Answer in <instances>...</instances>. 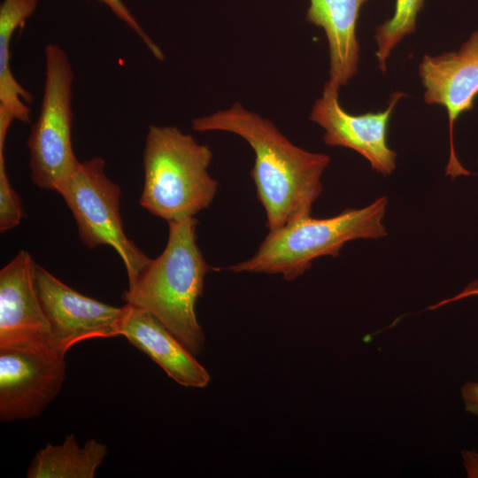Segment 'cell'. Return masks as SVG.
Listing matches in <instances>:
<instances>
[{
    "label": "cell",
    "instance_id": "obj_1",
    "mask_svg": "<svg viewBox=\"0 0 478 478\" xmlns=\"http://www.w3.org/2000/svg\"><path fill=\"white\" fill-rule=\"evenodd\" d=\"M197 132L239 135L255 154L251 176L266 212L268 230L311 215L322 191L321 177L330 163L325 153L311 152L289 141L268 119L235 103L230 108L191 121Z\"/></svg>",
    "mask_w": 478,
    "mask_h": 478
},
{
    "label": "cell",
    "instance_id": "obj_2",
    "mask_svg": "<svg viewBox=\"0 0 478 478\" xmlns=\"http://www.w3.org/2000/svg\"><path fill=\"white\" fill-rule=\"evenodd\" d=\"M195 217L168 222L166 247L122 295L126 304L156 317L194 355L204 346L195 306L209 271L197 243Z\"/></svg>",
    "mask_w": 478,
    "mask_h": 478
},
{
    "label": "cell",
    "instance_id": "obj_3",
    "mask_svg": "<svg viewBox=\"0 0 478 478\" xmlns=\"http://www.w3.org/2000/svg\"><path fill=\"white\" fill-rule=\"evenodd\" d=\"M211 149L176 127L150 125L143 150L140 205L166 220L195 217L212 202L218 181L208 172Z\"/></svg>",
    "mask_w": 478,
    "mask_h": 478
},
{
    "label": "cell",
    "instance_id": "obj_4",
    "mask_svg": "<svg viewBox=\"0 0 478 478\" xmlns=\"http://www.w3.org/2000/svg\"><path fill=\"white\" fill-rule=\"evenodd\" d=\"M388 199L380 197L359 209H346L324 219L311 215L270 230L255 254L226 268L233 273L281 274L293 281L320 257H337L347 242L387 235L382 223Z\"/></svg>",
    "mask_w": 478,
    "mask_h": 478
},
{
    "label": "cell",
    "instance_id": "obj_5",
    "mask_svg": "<svg viewBox=\"0 0 478 478\" xmlns=\"http://www.w3.org/2000/svg\"><path fill=\"white\" fill-rule=\"evenodd\" d=\"M44 58L40 112L27 144L32 181L59 194L80 164L72 143L74 74L67 53L58 44H46Z\"/></svg>",
    "mask_w": 478,
    "mask_h": 478
},
{
    "label": "cell",
    "instance_id": "obj_6",
    "mask_svg": "<svg viewBox=\"0 0 478 478\" xmlns=\"http://www.w3.org/2000/svg\"><path fill=\"white\" fill-rule=\"evenodd\" d=\"M120 188L105 173V160L95 157L80 162L59 195L76 221L80 239L89 249L112 247L122 259L134 284L150 263L125 234L120 212Z\"/></svg>",
    "mask_w": 478,
    "mask_h": 478
},
{
    "label": "cell",
    "instance_id": "obj_7",
    "mask_svg": "<svg viewBox=\"0 0 478 478\" xmlns=\"http://www.w3.org/2000/svg\"><path fill=\"white\" fill-rule=\"evenodd\" d=\"M66 353L49 339L0 347V420L39 416L66 379Z\"/></svg>",
    "mask_w": 478,
    "mask_h": 478
},
{
    "label": "cell",
    "instance_id": "obj_8",
    "mask_svg": "<svg viewBox=\"0 0 478 478\" xmlns=\"http://www.w3.org/2000/svg\"><path fill=\"white\" fill-rule=\"evenodd\" d=\"M37 292L50 325V342L65 353L76 343L120 335L126 305L117 307L87 297L36 266Z\"/></svg>",
    "mask_w": 478,
    "mask_h": 478
},
{
    "label": "cell",
    "instance_id": "obj_9",
    "mask_svg": "<svg viewBox=\"0 0 478 478\" xmlns=\"http://www.w3.org/2000/svg\"><path fill=\"white\" fill-rule=\"evenodd\" d=\"M339 89L328 81L321 96L314 102L309 120L324 129L325 144L351 149L367 159L374 171L390 175L397 154L387 142L389 120L397 102L407 95L397 90L384 111L355 115L342 107Z\"/></svg>",
    "mask_w": 478,
    "mask_h": 478
},
{
    "label": "cell",
    "instance_id": "obj_10",
    "mask_svg": "<svg viewBox=\"0 0 478 478\" xmlns=\"http://www.w3.org/2000/svg\"><path fill=\"white\" fill-rule=\"evenodd\" d=\"M419 76L425 89L424 101L445 108L449 120L450 156L445 174L453 180L470 175L456 156L454 125L464 112L473 110L478 96V31L456 52L425 55L419 66Z\"/></svg>",
    "mask_w": 478,
    "mask_h": 478
},
{
    "label": "cell",
    "instance_id": "obj_11",
    "mask_svg": "<svg viewBox=\"0 0 478 478\" xmlns=\"http://www.w3.org/2000/svg\"><path fill=\"white\" fill-rule=\"evenodd\" d=\"M36 266L22 250L0 271V347L50 337V325L36 289Z\"/></svg>",
    "mask_w": 478,
    "mask_h": 478
},
{
    "label": "cell",
    "instance_id": "obj_12",
    "mask_svg": "<svg viewBox=\"0 0 478 478\" xmlns=\"http://www.w3.org/2000/svg\"><path fill=\"white\" fill-rule=\"evenodd\" d=\"M120 335L149 356L178 384L201 389L210 374L194 354L149 312L125 304Z\"/></svg>",
    "mask_w": 478,
    "mask_h": 478
},
{
    "label": "cell",
    "instance_id": "obj_13",
    "mask_svg": "<svg viewBox=\"0 0 478 478\" xmlns=\"http://www.w3.org/2000/svg\"><path fill=\"white\" fill-rule=\"evenodd\" d=\"M367 0H309L305 19L323 29L329 51V81L338 88L358 73L357 23Z\"/></svg>",
    "mask_w": 478,
    "mask_h": 478
},
{
    "label": "cell",
    "instance_id": "obj_14",
    "mask_svg": "<svg viewBox=\"0 0 478 478\" xmlns=\"http://www.w3.org/2000/svg\"><path fill=\"white\" fill-rule=\"evenodd\" d=\"M38 0H3L0 4V107L15 120L30 122L33 96L13 75L11 68V42L16 31L35 12Z\"/></svg>",
    "mask_w": 478,
    "mask_h": 478
},
{
    "label": "cell",
    "instance_id": "obj_15",
    "mask_svg": "<svg viewBox=\"0 0 478 478\" xmlns=\"http://www.w3.org/2000/svg\"><path fill=\"white\" fill-rule=\"evenodd\" d=\"M106 445L96 439L80 446L73 434L58 445L47 443L32 459L27 478H93L106 456Z\"/></svg>",
    "mask_w": 478,
    "mask_h": 478
},
{
    "label": "cell",
    "instance_id": "obj_16",
    "mask_svg": "<svg viewBox=\"0 0 478 478\" xmlns=\"http://www.w3.org/2000/svg\"><path fill=\"white\" fill-rule=\"evenodd\" d=\"M424 0H396L393 16L375 27L377 43L375 57L378 68L385 73L387 60L393 49L406 36L416 30L419 12L423 9Z\"/></svg>",
    "mask_w": 478,
    "mask_h": 478
},
{
    "label": "cell",
    "instance_id": "obj_17",
    "mask_svg": "<svg viewBox=\"0 0 478 478\" xmlns=\"http://www.w3.org/2000/svg\"><path fill=\"white\" fill-rule=\"evenodd\" d=\"M24 217L20 199L6 173L4 148H0V231L4 233L13 228Z\"/></svg>",
    "mask_w": 478,
    "mask_h": 478
},
{
    "label": "cell",
    "instance_id": "obj_18",
    "mask_svg": "<svg viewBox=\"0 0 478 478\" xmlns=\"http://www.w3.org/2000/svg\"><path fill=\"white\" fill-rule=\"evenodd\" d=\"M104 4L114 16L125 23L145 44L147 49L158 59H164V53L154 41L148 35L145 30L139 24L129 8L122 0H94Z\"/></svg>",
    "mask_w": 478,
    "mask_h": 478
},
{
    "label": "cell",
    "instance_id": "obj_19",
    "mask_svg": "<svg viewBox=\"0 0 478 478\" xmlns=\"http://www.w3.org/2000/svg\"><path fill=\"white\" fill-rule=\"evenodd\" d=\"M461 396L466 411L478 416V382H466L461 388Z\"/></svg>",
    "mask_w": 478,
    "mask_h": 478
},
{
    "label": "cell",
    "instance_id": "obj_20",
    "mask_svg": "<svg viewBox=\"0 0 478 478\" xmlns=\"http://www.w3.org/2000/svg\"><path fill=\"white\" fill-rule=\"evenodd\" d=\"M464 464L469 477H478V453L463 451Z\"/></svg>",
    "mask_w": 478,
    "mask_h": 478
}]
</instances>
